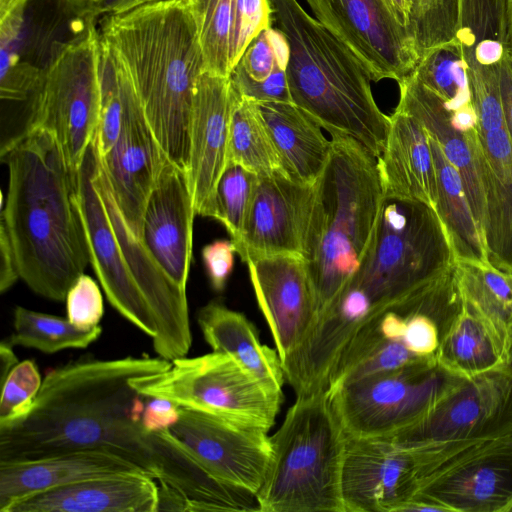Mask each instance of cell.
<instances>
[{
  "label": "cell",
  "instance_id": "obj_17",
  "mask_svg": "<svg viewBox=\"0 0 512 512\" xmlns=\"http://www.w3.org/2000/svg\"><path fill=\"white\" fill-rule=\"evenodd\" d=\"M314 186L279 171L258 176L236 253L243 262L272 255L303 258Z\"/></svg>",
  "mask_w": 512,
  "mask_h": 512
},
{
  "label": "cell",
  "instance_id": "obj_31",
  "mask_svg": "<svg viewBox=\"0 0 512 512\" xmlns=\"http://www.w3.org/2000/svg\"><path fill=\"white\" fill-rule=\"evenodd\" d=\"M231 93L228 163L240 165L257 176L284 172L276 147L254 103L240 96L232 86Z\"/></svg>",
  "mask_w": 512,
  "mask_h": 512
},
{
  "label": "cell",
  "instance_id": "obj_44",
  "mask_svg": "<svg viewBox=\"0 0 512 512\" xmlns=\"http://www.w3.org/2000/svg\"><path fill=\"white\" fill-rule=\"evenodd\" d=\"M67 319L80 329L99 325L104 315L103 296L90 276L81 274L69 288L66 298Z\"/></svg>",
  "mask_w": 512,
  "mask_h": 512
},
{
  "label": "cell",
  "instance_id": "obj_20",
  "mask_svg": "<svg viewBox=\"0 0 512 512\" xmlns=\"http://www.w3.org/2000/svg\"><path fill=\"white\" fill-rule=\"evenodd\" d=\"M195 215L186 172L167 159L146 202L140 241L162 271L185 293Z\"/></svg>",
  "mask_w": 512,
  "mask_h": 512
},
{
  "label": "cell",
  "instance_id": "obj_10",
  "mask_svg": "<svg viewBox=\"0 0 512 512\" xmlns=\"http://www.w3.org/2000/svg\"><path fill=\"white\" fill-rule=\"evenodd\" d=\"M147 397L168 399L180 407L220 415L270 430L283 393L267 388L229 355L211 352L174 359L151 375L130 379Z\"/></svg>",
  "mask_w": 512,
  "mask_h": 512
},
{
  "label": "cell",
  "instance_id": "obj_11",
  "mask_svg": "<svg viewBox=\"0 0 512 512\" xmlns=\"http://www.w3.org/2000/svg\"><path fill=\"white\" fill-rule=\"evenodd\" d=\"M453 443L346 436L341 474L345 512L404 511L421 480L446 457Z\"/></svg>",
  "mask_w": 512,
  "mask_h": 512
},
{
  "label": "cell",
  "instance_id": "obj_26",
  "mask_svg": "<svg viewBox=\"0 0 512 512\" xmlns=\"http://www.w3.org/2000/svg\"><path fill=\"white\" fill-rule=\"evenodd\" d=\"M508 347L509 336L462 298L459 309L441 331L435 356L449 373L470 379L511 364Z\"/></svg>",
  "mask_w": 512,
  "mask_h": 512
},
{
  "label": "cell",
  "instance_id": "obj_2",
  "mask_svg": "<svg viewBox=\"0 0 512 512\" xmlns=\"http://www.w3.org/2000/svg\"><path fill=\"white\" fill-rule=\"evenodd\" d=\"M0 158L9 172L0 232L10 243L19 278L36 294L62 302L90 264L77 173L55 138L39 129H23L1 147Z\"/></svg>",
  "mask_w": 512,
  "mask_h": 512
},
{
  "label": "cell",
  "instance_id": "obj_8",
  "mask_svg": "<svg viewBox=\"0 0 512 512\" xmlns=\"http://www.w3.org/2000/svg\"><path fill=\"white\" fill-rule=\"evenodd\" d=\"M100 32L90 18L54 50L31 96L24 129H39L58 143L72 173H77L95 136L100 111Z\"/></svg>",
  "mask_w": 512,
  "mask_h": 512
},
{
  "label": "cell",
  "instance_id": "obj_1",
  "mask_svg": "<svg viewBox=\"0 0 512 512\" xmlns=\"http://www.w3.org/2000/svg\"><path fill=\"white\" fill-rule=\"evenodd\" d=\"M160 357L85 360L50 369L30 412L0 428V462H17L100 449L137 465L188 498L189 511H230L239 493L211 475L169 430L142 424L147 396L130 383L166 370Z\"/></svg>",
  "mask_w": 512,
  "mask_h": 512
},
{
  "label": "cell",
  "instance_id": "obj_36",
  "mask_svg": "<svg viewBox=\"0 0 512 512\" xmlns=\"http://www.w3.org/2000/svg\"><path fill=\"white\" fill-rule=\"evenodd\" d=\"M196 19L205 71L229 77L234 0H189Z\"/></svg>",
  "mask_w": 512,
  "mask_h": 512
},
{
  "label": "cell",
  "instance_id": "obj_19",
  "mask_svg": "<svg viewBox=\"0 0 512 512\" xmlns=\"http://www.w3.org/2000/svg\"><path fill=\"white\" fill-rule=\"evenodd\" d=\"M231 107L229 77L203 71L194 88L186 169L196 215L214 216L217 184L228 163Z\"/></svg>",
  "mask_w": 512,
  "mask_h": 512
},
{
  "label": "cell",
  "instance_id": "obj_38",
  "mask_svg": "<svg viewBox=\"0 0 512 512\" xmlns=\"http://www.w3.org/2000/svg\"><path fill=\"white\" fill-rule=\"evenodd\" d=\"M506 4L507 0H458L457 40L466 59L482 44L504 46L509 51Z\"/></svg>",
  "mask_w": 512,
  "mask_h": 512
},
{
  "label": "cell",
  "instance_id": "obj_41",
  "mask_svg": "<svg viewBox=\"0 0 512 512\" xmlns=\"http://www.w3.org/2000/svg\"><path fill=\"white\" fill-rule=\"evenodd\" d=\"M43 379L33 360L19 362L1 383L0 428L22 420L31 410Z\"/></svg>",
  "mask_w": 512,
  "mask_h": 512
},
{
  "label": "cell",
  "instance_id": "obj_3",
  "mask_svg": "<svg viewBox=\"0 0 512 512\" xmlns=\"http://www.w3.org/2000/svg\"><path fill=\"white\" fill-rule=\"evenodd\" d=\"M101 38L123 62L166 157L186 172L194 88L205 71L189 0H159L106 16Z\"/></svg>",
  "mask_w": 512,
  "mask_h": 512
},
{
  "label": "cell",
  "instance_id": "obj_9",
  "mask_svg": "<svg viewBox=\"0 0 512 512\" xmlns=\"http://www.w3.org/2000/svg\"><path fill=\"white\" fill-rule=\"evenodd\" d=\"M464 380L434 355L327 392L346 436L390 437L426 418Z\"/></svg>",
  "mask_w": 512,
  "mask_h": 512
},
{
  "label": "cell",
  "instance_id": "obj_53",
  "mask_svg": "<svg viewBox=\"0 0 512 512\" xmlns=\"http://www.w3.org/2000/svg\"><path fill=\"white\" fill-rule=\"evenodd\" d=\"M26 0H0V16L7 14Z\"/></svg>",
  "mask_w": 512,
  "mask_h": 512
},
{
  "label": "cell",
  "instance_id": "obj_23",
  "mask_svg": "<svg viewBox=\"0 0 512 512\" xmlns=\"http://www.w3.org/2000/svg\"><path fill=\"white\" fill-rule=\"evenodd\" d=\"M158 485L141 472L102 476L20 499L5 512H157Z\"/></svg>",
  "mask_w": 512,
  "mask_h": 512
},
{
  "label": "cell",
  "instance_id": "obj_24",
  "mask_svg": "<svg viewBox=\"0 0 512 512\" xmlns=\"http://www.w3.org/2000/svg\"><path fill=\"white\" fill-rule=\"evenodd\" d=\"M376 160L385 198L415 200L436 210L434 157L429 136L417 119L396 107L385 147Z\"/></svg>",
  "mask_w": 512,
  "mask_h": 512
},
{
  "label": "cell",
  "instance_id": "obj_55",
  "mask_svg": "<svg viewBox=\"0 0 512 512\" xmlns=\"http://www.w3.org/2000/svg\"><path fill=\"white\" fill-rule=\"evenodd\" d=\"M506 512H512V502L509 504V506L507 507V510Z\"/></svg>",
  "mask_w": 512,
  "mask_h": 512
},
{
  "label": "cell",
  "instance_id": "obj_32",
  "mask_svg": "<svg viewBox=\"0 0 512 512\" xmlns=\"http://www.w3.org/2000/svg\"><path fill=\"white\" fill-rule=\"evenodd\" d=\"M454 274L462 298L509 336L512 326V274L488 263L466 260H456Z\"/></svg>",
  "mask_w": 512,
  "mask_h": 512
},
{
  "label": "cell",
  "instance_id": "obj_39",
  "mask_svg": "<svg viewBox=\"0 0 512 512\" xmlns=\"http://www.w3.org/2000/svg\"><path fill=\"white\" fill-rule=\"evenodd\" d=\"M257 179L244 167L228 163L217 184L213 218L225 226L235 248L242 238Z\"/></svg>",
  "mask_w": 512,
  "mask_h": 512
},
{
  "label": "cell",
  "instance_id": "obj_4",
  "mask_svg": "<svg viewBox=\"0 0 512 512\" xmlns=\"http://www.w3.org/2000/svg\"><path fill=\"white\" fill-rule=\"evenodd\" d=\"M455 262L451 240L433 207L385 198L360 268L318 320L320 337L331 348L343 350L362 327L406 302Z\"/></svg>",
  "mask_w": 512,
  "mask_h": 512
},
{
  "label": "cell",
  "instance_id": "obj_49",
  "mask_svg": "<svg viewBox=\"0 0 512 512\" xmlns=\"http://www.w3.org/2000/svg\"><path fill=\"white\" fill-rule=\"evenodd\" d=\"M159 0H87L86 12L89 17L111 16L129 12L143 5Z\"/></svg>",
  "mask_w": 512,
  "mask_h": 512
},
{
  "label": "cell",
  "instance_id": "obj_28",
  "mask_svg": "<svg viewBox=\"0 0 512 512\" xmlns=\"http://www.w3.org/2000/svg\"><path fill=\"white\" fill-rule=\"evenodd\" d=\"M197 322L213 352L229 355L267 388L282 393L285 377L278 353L261 343L244 314L212 300L199 309Z\"/></svg>",
  "mask_w": 512,
  "mask_h": 512
},
{
  "label": "cell",
  "instance_id": "obj_54",
  "mask_svg": "<svg viewBox=\"0 0 512 512\" xmlns=\"http://www.w3.org/2000/svg\"><path fill=\"white\" fill-rule=\"evenodd\" d=\"M508 354L510 363L512 364V326L510 328Z\"/></svg>",
  "mask_w": 512,
  "mask_h": 512
},
{
  "label": "cell",
  "instance_id": "obj_43",
  "mask_svg": "<svg viewBox=\"0 0 512 512\" xmlns=\"http://www.w3.org/2000/svg\"><path fill=\"white\" fill-rule=\"evenodd\" d=\"M287 43L276 28L261 31L248 45L236 65L256 81L268 78L277 65H287Z\"/></svg>",
  "mask_w": 512,
  "mask_h": 512
},
{
  "label": "cell",
  "instance_id": "obj_30",
  "mask_svg": "<svg viewBox=\"0 0 512 512\" xmlns=\"http://www.w3.org/2000/svg\"><path fill=\"white\" fill-rule=\"evenodd\" d=\"M482 190L481 236L487 263L512 274V180L498 177L477 142Z\"/></svg>",
  "mask_w": 512,
  "mask_h": 512
},
{
  "label": "cell",
  "instance_id": "obj_52",
  "mask_svg": "<svg viewBox=\"0 0 512 512\" xmlns=\"http://www.w3.org/2000/svg\"><path fill=\"white\" fill-rule=\"evenodd\" d=\"M506 15H507V40L509 52L512 55V0H507L506 4Z\"/></svg>",
  "mask_w": 512,
  "mask_h": 512
},
{
  "label": "cell",
  "instance_id": "obj_47",
  "mask_svg": "<svg viewBox=\"0 0 512 512\" xmlns=\"http://www.w3.org/2000/svg\"><path fill=\"white\" fill-rule=\"evenodd\" d=\"M180 418L179 406L174 402L148 397L142 415V424L150 432L169 430Z\"/></svg>",
  "mask_w": 512,
  "mask_h": 512
},
{
  "label": "cell",
  "instance_id": "obj_6",
  "mask_svg": "<svg viewBox=\"0 0 512 512\" xmlns=\"http://www.w3.org/2000/svg\"><path fill=\"white\" fill-rule=\"evenodd\" d=\"M384 199L376 157L351 137L331 135L328 162L314 185L303 254L316 320L360 268L375 238Z\"/></svg>",
  "mask_w": 512,
  "mask_h": 512
},
{
  "label": "cell",
  "instance_id": "obj_16",
  "mask_svg": "<svg viewBox=\"0 0 512 512\" xmlns=\"http://www.w3.org/2000/svg\"><path fill=\"white\" fill-rule=\"evenodd\" d=\"M512 426V364L465 379L423 420L388 438L399 443L450 442Z\"/></svg>",
  "mask_w": 512,
  "mask_h": 512
},
{
  "label": "cell",
  "instance_id": "obj_7",
  "mask_svg": "<svg viewBox=\"0 0 512 512\" xmlns=\"http://www.w3.org/2000/svg\"><path fill=\"white\" fill-rule=\"evenodd\" d=\"M270 441L269 465L257 492L261 512H345L346 434L327 391L296 396Z\"/></svg>",
  "mask_w": 512,
  "mask_h": 512
},
{
  "label": "cell",
  "instance_id": "obj_14",
  "mask_svg": "<svg viewBox=\"0 0 512 512\" xmlns=\"http://www.w3.org/2000/svg\"><path fill=\"white\" fill-rule=\"evenodd\" d=\"M179 411L169 431L189 454L217 479L257 493L271 457L269 431L213 413Z\"/></svg>",
  "mask_w": 512,
  "mask_h": 512
},
{
  "label": "cell",
  "instance_id": "obj_50",
  "mask_svg": "<svg viewBox=\"0 0 512 512\" xmlns=\"http://www.w3.org/2000/svg\"><path fill=\"white\" fill-rule=\"evenodd\" d=\"M13 345L8 340H3L0 344V368L1 383L5 380L10 371L19 363L18 358L13 351Z\"/></svg>",
  "mask_w": 512,
  "mask_h": 512
},
{
  "label": "cell",
  "instance_id": "obj_35",
  "mask_svg": "<svg viewBox=\"0 0 512 512\" xmlns=\"http://www.w3.org/2000/svg\"><path fill=\"white\" fill-rule=\"evenodd\" d=\"M413 73L452 112L472 105L468 64L458 40L427 52L420 58Z\"/></svg>",
  "mask_w": 512,
  "mask_h": 512
},
{
  "label": "cell",
  "instance_id": "obj_12",
  "mask_svg": "<svg viewBox=\"0 0 512 512\" xmlns=\"http://www.w3.org/2000/svg\"><path fill=\"white\" fill-rule=\"evenodd\" d=\"M512 502V426L463 441L420 482L404 511L506 512Z\"/></svg>",
  "mask_w": 512,
  "mask_h": 512
},
{
  "label": "cell",
  "instance_id": "obj_34",
  "mask_svg": "<svg viewBox=\"0 0 512 512\" xmlns=\"http://www.w3.org/2000/svg\"><path fill=\"white\" fill-rule=\"evenodd\" d=\"M101 333L99 325L84 330L73 325L67 318L17 306L14 309L13 332L7 340L13 346L34 348L52 354L68 348H86Z\"/></svg>",
  "mask_w": 512,
  "mask_h": 512
},
{
  "label": "cell",
  "instance_id": "obj_51",
  "mask_svg": "<svg viewBox=\"0 0 512 512\" xmlns=\"http://www.w3.org/2000/svg\"><path fill=\"white\" fill-rule=\"evenodd\" d=\"M398 21L407 28L408 25V2L407 0H385ZM408 30V29H407Z\"/></svg>",
  "mask_w": 512,
  "mask_h": 512
},
{
  "label": "cell",
  "instance_id": "obj_27",
  "mask_svg": "<svg viewBox=\"0 0 512 512\" xmlns=\"http://www.w3.org/2000/svg\"><path fill=\"white\" fill-rule=\"evenodd\" d=\"M253 103L272 138L284 172L295 181L314 186L331 151V140L323 135L321 126L292 102Z\"/></svg>",
  "mask_w": 512,
  "mask_h": 512
},
{
  "label": "cell",
  "instance_id": "obj_37",
  "mask_svg": "<svg viewBox=\"0 0 512 512\" xmlns=\"http://www.w3.org/2000/svg\"><path fill=\"white\" fill-rule=\"evenodd\" d=\"M408 32L419 60L430 50L457 40L458 0H407Z\"/></svg>",
  "mask_w": 512,
  "mask_h": 512
},
{
  "label": "cell",
  "instance_id": "obj_46",
  "mask_svg": "<svg viewBox=\"0 0 512 512\" xmlns=\"http://www.w3.org/2000/svg\"><path fill=\"white\" fill-rule=\"evenodd\" d=\"M236 248L230 240H215L202 249V259L211 287L222 292L234 265Z\"/></svg>",
  "mask_w": 512,
  "mask_h": 512
},
{
  "label": "cell",
  "instance_id": "obj_13",
  "mask_svg": "<svg viewBox=\"0 0 512 512\" xmlns=\"http://www.w3.org/2000/svg\"><path fill=\"white\" fill-rule=\"evenodd\" d=\"M316 19L367 67L372 81L397 82L416 67L414 42L385 0H306Z\"/></svg>",
  "mask_w": 512,
  "mask_h": 512
},
{
  "label": "cell",
  "instance_id": "obj_21",
  "mask_svg": "<svg viewBox=\"0 0 512 512\" xmlns=\"http://www.w3.org/2000/svg\"><path fill=\"white\" fill-rule=\"evenodd\" d=\"M99 159L116 204L140 239L146 202L168 158L149 127L134 86L117 141Z\"/></svg>",
  "mask_w": 512,
  "mask_h": 512
},
{
  "label": "cell",
  "instance_id": "obj_45",
  "mask_svg": "<svg viewBox=\"0 0 512 512\" xmlns=\"http://www.w3.org/2000/svg\"><path fill=\"white\" fill-rule=\"evenodd\" d=\"M287 65H277L271 75L262 81L252 79L238 65L229 75L232 88L242 97L253 102H292L287 73Z\"/></svg>",
  "mask_w": 512,
  "mask_h": 512
},
{
  "label": "cell",
  "instance_id": "obj_33",
  "mask_svg": "<svg viewBox=\"0 0 512 512\" xmlns=\"http://www.w3.org/2000/svg\"><path fill=\"white\" fill-rule=\"evenodd\" d=\"M99 73L101 98L94 142L99 156L104 157L120 134L133 83L120 57L101 36Z\"/></svg>",
  "mask_w": 512,
  "mask_h": 512
},
{
  "label": "cell",
  "instance_id": "obj_25",
  "mask_svg": "<svg viewBox=\"0 0 512 512\" xmlns=\"http://www.w3.org/2000/svg\"><path fill=\"white\" fill-rule=\"evenodd\" d=\"M398 85L400 97L397 107L418 120L456 168L481 233L482 190L477 165V129L470 132L459 129L452 121V111L413 71Z\"/></svg>",
  "mask_w": 512,
  "mask_h": 512
},
{
  "label": "cell",
  "instance_id": "obj_40",
  "mask_svg": "<svg viewBox=\"0 0 512 512\" xmlns=\"http://www.w3.org/2000/svg\"><path fill=\"white\" fill-rule=\"evenodd\" d=\"M471 101L477 115V135L507 131L502 109L498 64L484 66L467 62ZM508 132V131H507Z\"/></svg>",
  "mask_w": 512,
  "mask_h": 512
},
{
  "label": "cell",
  "instance_id": "obj_22",
  "mask_svg": "<svg viewBox=\"0 0 512 512\" xmlns=\"http://www.w3.org/2000/svg\"><path fill=\"white\" fill-rule=\"evenodd\" d=\"M133 472L144 473L127 459L100 449L73 450L33 460L0 462V512H5L20 499L40 492L91 478Z\"/></svg>",
  "mask_w": 512,
  "mask_h": 512
},
{
  "label": "cell",
  "instance_id": "obj_29",
  "mask_svg": "<svg viewBox=\"0 0 512 512\" xmlns=\"http://www.w3.org/2000/svg\"><path fill=\"white\" fill-rule=\"evenodd\" d=\"M429 141L437 175L436 211L449 235L455 258L487 263L482 236L461 176L437 142L430 136Z\"/></svg>",
  "mask_w": 512,
  "mask_h": 512
},
{
  "label": "cell",
  "instance_id": "obj_5",
  "mask_svg": "<svg viewBox=\"0 0 512 512\" xmlns=\"http://www.w3.org/2000/svg\"><path fill=\"white\" fill-rule=\"evenodd\" d=\"M272 18L288 48L292 101L330 135L351 137L376 158L390 116L375 102L371 75L356 54L297 0H270Z\"/></svg>",
  "mask_w": 512,
  "mask_h": 512
},
{
  "label": "cell",
  "instance_id": "obj_18",
  "mask_svg": "<svg viewBox=\"0 0 512 512\" xmlns=\"http://www.w3.org/2000/svg\"><path fill=\"white\" fill-rule=\"evenodd\" d=\"M246 264L282 364L299 349L316 320L306 263L300 256L272 255L248 259Z\"/></svg>",
  "mask_w": 512,
  "mask_h": 512
},
{
  "label": "cell",
  "instance_id": "obj_15",
  "mask_svg": "<svg viewBox=\"0 0 512 512\" xmlns=\"http://www.w3.org/2000/svg\"><path fill=\"white\" fill-rule=\"evenodd\" d=\"M97 160L93 140L76 174L77 203L88 242L90 264L109 303L153 339L157 334L155 319L128 267L94 183Z\"/></svg>",
  "mask_w": 512,
  "mask_h": 512
},
{
  "label": "cell",
  "instance_id": "obj_48",
  "mask_svg": "<svg viewBox=\"0 0 512 512\" xmlns=\"http://www.w3.org/2000/svg\"><path fill=\"white\" fill-rule=\"evenodd\" d=\"M500 95L505 126L512 142V55L506 52L498 63Z\"/></svg>",
  "mask_w": 512,
  "mask_h": 512
},
{
  "label": "cell",
  "instance_id": "obj_42",
  "mask_svg": "<svg viewBox=\"0 0 512 512\" xmlns=\"http://www.w3.org/2000/svg\"><path fill=\"white\" fill-rule=\"evenodd\" d=\"M273 22L270 0H234L230 39L231 70L250 42Z\"/></svg>",
  "mask_w": 512,
  "mask_h": 512
}]
</instances>
